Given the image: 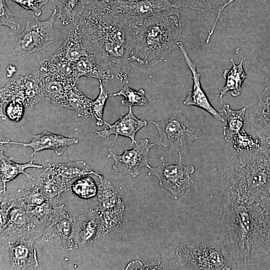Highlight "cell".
Wrapping results in <instances>:
<instances>
[{"label": "cell", "mask_w": 270, "mask_h": 270, "mask_svg": "<svg viewBox=\"0 0 270 270\" xmlns=\"http://www.w3.org/2000/svg\"><path fill=\"white\" fill-rule=\"evenodd\" d=\"M83 45L109 80H126L134 66L131 25L116 7V1L91 0L78 16Z\"/></svg>", "instance_id": "6da1fadb"}, {"label": "cell", "mask_w": 270, "mask_h": 270, "mask_svg": "<svg viewBox=\"0 0 270 270\" xmlns=\"http://www.w3.org/2000/svg\"><path fill=\"white\" fill-rule=\"evenodd\" d=\"M219 238L228 248L238 270L248 269L268 254L261 204H240L224 200Z\"/></svg>", "instance_id": "7a4b0ae2"}, {"label": "cell", "mask_w": 270, "mask_h": 270, "mask_svg": "<svg viewBox=\"0 0 270 270\" xmlns=\"http://www.w3.org/2000/svg\"><path fill=\"white\" fill-rule=\"evenodd\" d=\"M224 200L240 204L270 200V166L259 148L237 152L221 173Z\"/></svg>", "instance_id": "3957f363"}, {"label": "cell", "mask_w": 270, "mask_h": 270, "mask_svg": "<svg viewBox=\"0 0 270 270\" xmlns=\"http://www.w3.org/2000/svg\"><path fill=\"white\" fill-rule=\"evenodd\" d=\"M132 62L147 67L160 62L177 46L182 31L180 14L165 12L132 28Z\"/></svg>", "instance_id": "277c9868"}, {"label": "cell", "mask_w": 270, "mask_h": 270, "mask_svg": "<svg viewBox=\"0 0 270 270\" xmlns=\"http://www.w3.org/2000/svg\"><path fill=\"white\" fill-rule=\"evenodd\" d=\"M178 264L183 270H238L226 245L218 238L211 242H186L176 250Z\"/></svg>", "instance_id": "5b68a950"}, {"label": "cell", "mask_w": 270, "mask_h": 270, "mask_svg": "<svg viewBox=\"0 0 270 270\" xmlns=\"http://www.w3.org/2000/svg\"><path fill=\"white\" fill-rule=\"evenodd\" d=\"M0 238L6 244L22 238L36 239L43 230L33 221L19 190L0 192Z\"/></svg>", "instance_id": "8992f818"}, {"label": "cell", "mask_w": 270, "mask_h": 270, "mask_svg": "<svg viewBox=\"0 0 270 270\" xmlns=\"http://www.w3.org/2000/svg\"><path fill=\"white\" fill-rule=\"evenodd\" d=\"M150 122L156 127L159 134L157 144L176 152L182 159L202 134L199 128L186 119L182 109L174 111L167 120Z\"/></svg>", "instance_id": "52a82bcc"}, {"label": "cell", "mask_w": 270, "mask_h": 270, "mask_svg": "<svg viewBox=\"0 0 270 270\" xmlns=\"http://www.w3.org/2000/svg\"><path fill=\"white\" fill-rule=\"evenodd\" d=\"M56 9L51 12V16L46 20L38 18L26 22L24 31L16 36V43L12 53L24 58L32 53L44 50L54 40V24L58 18Z\"/></svg>", "instance_id": "ba28073f"}, {"label": "cell", "mask_w": 270, "mask_h": 270, "mask_svg": "<svg viewBox=\"0 0 270 270\" xmlns=\"http://www.w3.org/2000/svg\"><path fill=\"white\" fill-rule=\"evenodd\" d=\"M99 179L96 209L100 220V238L121 225L124 204L118 190L108 179L104 176Z\"/></svg>", "instance_id": "9c48e42d"}, {"label": "cell", "mask_w": 270, "mask_h": 270, "mask_svg": "<svg viewBox=\"0 0 270 270\" xmlns=\"http://www.w3.org/2000/svg\"><path fill=\"white\" fill-rule=\"evenodd\" d=\"M182 158H178L176 164L166 162L164 156L160 158L159 165L153 168L149 165L148 174L156 177L160 185L167 190L178 199L184 195L188 189L194 184L190 174L195 170L193 166H184Z\"/></svg>", "instance_id": "30bf717a"}, {"label": "cell", "mask_w": 270, "mask_h": 270, "mask_svg": "<svg viewBox=\"0 0 270 270\" xmlns=\"http://www.w3.org/2000/svg\"><path fill=\"white\" fill-rule=\"evenodd\" d=\"M156 144L157 142L151 144L148 138H144L140 140L132 149L128 150L124 147V152L121 155L115 154L109 148L108 158L114 160L112 168L115 171L135 178L140 174L142 167L149 166L150 150Z\"/></svg>", "instance_id": "8fae6325"}, {"label": "cell", "mask_w": 270, "mask_h": 270, "mask_svg": "<svg viewBox=\"0 0 270 270\" xmlns=\"http://www.w3.org/2000/svg\"><path fill=\"white\" fill-rule=\"evenodd\" d=\"M116 7L132 28L174 8L168 0H118L116 1Z\"/></svg>", "instance_id": "7c38bea8"}, {"label": "cell", "mask_w": 270, "mask_h": 270, "mask_svg": "<svg viewBox=\"0 0 270 270\" xmlns=\"http://www.w3.org/2000/svg\"><path fill=\"white\" fill-rule=\"evenodd\" d=\"M64 205L58 206L52 222L44 230L41 240L65 250L76 248L72 240V221L70 212L65 211Z\"/></svg>", "instance_id": "4fadbf2b"}, {"label": "cell", "mask_w": 270, "mask_h": 270, "mask_svg": "<svg viewBox=\"0 0 270 270\" xmlns=\"http://www.w3.org/2000/svg\"><path fill=\"white\" fill-rule=\"evenodd\" d=\"M72 240L76 248L84 246L100 238V220L96 208L84 214L71 213Z\"/></svg>", "instance_id": "5bb4252c"}, {"label": "cell", "mask_w": 270, "mask_h": 270, "mask_svg": "<svg viewBox=\"0 0 270 270\" xmlns=\"http://www.w3.org/2000/svg\"><path fill=\"white\" fill-rule=\"evenodd\" d=\"M177 46L180 48L192 72L193 80L192 90L188 93L183 104L186 106H195L201 108L210 114L215 119L225 122L224 118L212 105L203 90L200 81V74L197 71L196 64L188 56L184 44L179 41L177 43Z\"/></svg>", "instance_id": "9a60e30c"}, {"label": "cell", "mask_w": 270, "mask_h": 270, "mask_svg": "<svg viewBox=\"0 0 270 270\" xmlns=\"http://www.w3.org/2000/svg\"><path fill=\"white\" fill-rule=\"evenodd\" d=\"M78 142V140L76 138H66L44 130L34 135L31 141L28 143L3 139L1 140L0 144H14L22 145L24 147H30L33 150L31 156L34 158V156L38 152L48 149L54 150L58 155H61L68 146L76 144Z\"/></svg>", "instance_id": "2e32d148"}, {"label": "cell", "mask_w": 270, "mask_h": 270, "mask_svg": "<svg viewBox=\"0 0 270 270\" xmlns=\"http://www.w3.org/2000/svg\"><path fill=\"white\" fill-rule=\"evenodd\" d=\"M104 124L108 128H104L103 130L96 131V133L100 137L108 140L111 135H114L115 138L112 142L114 144L117 137L119 136L128 137L130 140L132 144H136L135 136L136 132L148 124L146 120L136 118L132 112V106H129L128 114L121 116L113 124H110L104 120Z\"/></svg>", "instance_id": "e0dca14e"}, {"label": "cell", "mask_w": 270, "mask_h": 270, "mask_svg": "<svg viewBox=\"0 0 270 270\" xmlns=\"http://www.w3.org/2000/svg\"><path fill=\"white\" fill-rule=\"evenodd\" d=\"M249 118L250 128L258 136H270V85L250 107Z\"/></svg>", "instance_id": "ac0fdd59"}, {"label": "cell", "mask_w": 270, "mask_h": 270, "mask_svg": "<svg viewBox=\"0 0 270 270\" xmlns=\"http://www.w3.org/2000/svg\"><path fill=\"white\" fill-rule=\"evenodd\" d=\"M35 240L22 238L7 244L13 270H24L31 266H39L37 252L34 246Z\"/></svg>", "instance_id": "d6986e66"}, {"label": "cell", "mask_w": 270, "mask_h": 270, "mask_svg": "<svg viewBox=\"0 0 270 270\" xmlns=\"http://www.w3.org/2000/svg\"><path fill=\"white\" fill-rule=\"evenodd\" d=\"M22 99L24 108L32 110L45 100L44 76L38 69L25 76H20Z\"/></svg>", "instance_id": "ffe728a7"}, {"label": "cell", "mask_w": 270, "mask_h": 270, "mask_svg": "<svg viewBox=\"0 0 270 270\" xmlns=\"http://www.w3.org/2000/svg\"><path fill=\"white\" fill-rule=\"evenodd\" d=\"M68 182L54 174L48 166L40 174L32 186L40 190L49 200L58 202L60 194L69 190Z\"/></svg>", "instance_id": "44dd1931"}, {"label": "cell", "mask_w": 270, "mask_h": 270, "mask_svg": "<svg viewBox=\"0 0 270 270\" xmlns=\"http://www.w3.org/2000/svg\"><path fill=\"white\" fill-rule=\"evenodd\" d=\"M44 76L76 84L78 78L74 63L60 58L54 54L42 62L38 68Z\"/></svg>", "instance_id": "7402d4cb"}, {"label": "cell", "mask_w": 270, "mask_h": 270, "mask_svg": "<svg viewBox=\"0 0 270 270\" xmlns=\"http://www.w3.org/2000/svg\"><path fill=\"white\" fill-rule=\"evenodd\" d=\"M4 144H0V180L2 184V188L0 192H6V183L14 180L18 174H24L28 178L34 180V178L25 172V170L30 168L42 169V165L33 162L34 158L26 164H18L13 160L12 158H8L4 154L6 150Z\"/></svg>", "instance_id": "603a6c76"}, {"label": "cell", "mask_w": 270, "mask_h": 270, "mask_svg": "<svg viewBox=\"0 0 270 270\" xmlns=\"http://www.w3.org/2000/svg\"><path fill=\"white\" fill-rule=\"evenodd\" d=\"M86 54L88 52L82 42L78 22L70 30L65 41L54 55L62 60L75 63Z\"/></svg>", "instance_id": "cb8c5ba5"}, {"label": "cell", "mask_w": 270, "mask_h": 270, "mask_svg": "<svg viewBox=\"0 0 270 270\" xmlns=\"http://www.w3.org/2000/svg\"><path fill=\"white\" fill-rule=\"evenodd\" d=\"M44 85L45 100L56 106L66 108L68 94L70 90L76 86L45 76H44Z\"/></svg>", "instance_id": "d4e9b609"}, {"label": "cell", "mask_w": 270, "mask_h": 270, "mask_svg": "<svg viewBox=\"0 0 270 270\" xmlns=\"http://www.w3.org/2000/svg\"><path fill=\"white\" fill-rule=\"evenodd\" d=\"M244 58H242L240 62L236 64L232 60V67L230 70H226L222 74L223 78L226 80L224 86L222 88L219 94L220 100L222 98L226 92L230 91L233 96H238L240 94L242 84L247 78L243 68Z\"/></svg>", "instance_id": "484cf974"}, {"label": "cell", "mask_w": 270, "mask_h": 270, "mask_svg": "<svg viewBox=\"0 0 270 270\" xmlns=\"http://www.w3.org/2000/svg\"><path fill=\"white\" fill-rule=\"evenodd\" d=\"M52 170L68 181L76 178L93 174L98 178L102 175L100 172L92 170L83 160H78L66 164H53L48 166Z\"/></svg>", "instance_id": "4316f807"}, {"label": "cell", "mask_w": 270, "mask_h": 270, "mask_svg": "<svg viewBox=\"0 0 270 270\" xmlns=\"http://www.w3.org/2000/svg\"><path fill=\"white\" fill-rule=\"evenodd\" d=\"M227 122L223 128V136L227 142L232 140L235 134L242 130L244 124L246 108H243L238 110H234L229 104L224 105L219 111Z\"/></svg>", "instance_id": "83f0119b"}, {"label": "cell", "mask_w": 270, "mask_h": 270, "mask_svg": "<svg viewBox=\"0 0 270 270\" xmlns=\"http://www.w3.org/2000/svg\"><path fill=\"white\" fill-rule=\"evenodd\" d=\"M58 9V18L66 26L72 22L84 12L91 0H51Z\"/></svg>", "instance_id": "f1b7e54d"}, {"label": "cell", "mask_w": 270, "mask_h": 270, "mask_svg": "<svg viewBox=\"0 0 270 270\" xmlns=\"http://www.w3.org/2000/svg\"><path fill=\"white\" fill-rule=\"evenodd\" d=\"M94 104V100L87 98L75 86L68 94L66 108L76 111L80 117L92 118Z\"/></svg>", "instance_id": "f546056e"}, {"label": "cell", "mask_w": 270, "mask_h": 270, "mask_svg": "<svg viewBox=\"0 0 270 270\" xmlns=\"http://www.w3.org/2000/svg\"><path fill=\"white\" fill-rule=\"evenodd\" d=\"M74 65L76 75L78 79L84 76L89 78H95L104 82L109 80L98 64L88 53L74 63Z\"/></svg>", "instance_id": "4dcf8cb0"}, {"label": "cell", "mask_w": 270, "mask_h": 270, "mask_svg": "<svg viewBox=\"0 0 270 270\" xmlns=\"http://www.w3.org/2000/svg\"><path fill=\"white\" fill-rule=\"evenodd\" d=\"M110 96H123L124 100L121 102L124 106H143L146 105L148 102L144 89L136 90L128 86H124L120 91Z\"/></svg>", "instance_id": "1f68e13d"}, {"label": "cell", "mask_w": 270, "mask_h": 270, "mask_svg": "<svg viewBox=\"0 0 270 270\" xmlns=\"http://www.w3.org/2000/svg\"><path fill=\"white\" fill-rule=\"evenodd\" d=\"M71 188L76 195L83 199H90L95 196L98 190L94 180L88 175L76 180Z\"/></svg>", "instance_id": "d6a6232c"}, {"label": "cell", "mask_w": 270, "mask_h": 270, "mask_svg": "<svg viewBox=\"0 0 270 270\" xmlns=\"http://www.w3.org/2000/svg\"><path fill=\"white\" fill-rule=\"evenodd\" d=\"M174 8H190L202 12L213 11L222 0H168Z\"/></svg>", "instance_id": "836d02e7"}, {"label": "cell", "mask_w": 270, "mask_h": 270, "mask_svg": "<svg viewBox=\"0 0 270 270\" xmlns=\"http://www.w3.org/2000/svg\"><path fill=\"white\" fill-rule=\"evenodd\" d=\"M100 82V93L98 97L94 100L92 109V118L96 120V124L101 126L104 124L103 120V113L104 108L108 98L110 96L106 91L102 80H98Z\"/></svg>", "instance_id": "e575fe53"}, {"label": "cell", "mask_w": 270, "mask_h": 270, "mask_svg": "<svg viewBox=\"0 0 270 270\" xmlns=\"http://www.w3.org/2000/svg\"><path fill=\"white\" fill-rule=\"evenodd\" d=\"M232 142L237 152L256 149L260 146L258 140L252 138L242 129L234 136Z\"/></svg>", "instance_id": "d590c367"}, {"label": "cell", "mask_w": 270, "mask_h": 270, "mask_svg": "<svg viewBox=\"0 0 270 270\" xmlns=\"http://www.w3.org/2000/svg\"><path fill=\"white\" fill-rule=\"evenodd\" d=\"M0 26H6L15 32H18L20 24L8 8L5 0H0Z\"/></svg>", "instance_id": "8d00e7d4"}, {"label": "cell", "mask_w": 270, "mask_h": 270, "mask_svg": "<svg viewBox=\"0 0 270 270\" xmlns=\"http://www.w3.org/2000/svg\"><path fill=\"white\" fill-rule=\"evenodd\" d=\"M24 104L20 98H17L6 104L5 114L10 120L18 122L22 118Z\"/></svg>", "instance_id": "74e56055"}, {"label": "cell", "mask_w": 270, "mask_h": 270, "mask_svg": "<svg viewBox=\"0 0 270 270\" xmlns=\"http://www.w3.org/2000/svg\"><path fill=\"white\" fill-rule=\"evenodd\" d=\"M26 10L34 12L37 16L42 14L41 8L48 0H11Z\"/></svg>", "instance_id": "f35d334b"}, {"label": "cell", "mask_w": 270, "mask_h": 270, "mask_svg": "<svg viewBox=\"0 0 270 270\" xmlns=\"http://www.w3.org/2000/svg\"><path fill=\"white\" fill-rule=\"evenodd\" d=\"M262 206L266 244L270 254V200L262 204Z\"/></svg>", "instance_id": "ab89813d"}, {"label": "cell", "mask_w": 270, "mask_h": 270, "mask_svg": "<svg viewBox=\"0 0 270 270\" xmlns=\"http://www.w3.org/2000/svg\"><path fill=\"white\" fill-rule=\"evenodd\" d=\"M170 268V263L162 252L158 260L143 266L142 270H166Z\"/></svg>", "instance_id": "60d3db41"}, {"label": "cell", "mask_w": 270, "mask_h": 270, "mask_svg": "<svg viewBox=\"0 0 270 270\" xmlns=\"http://www.w3.org/2000/svg\"><path fill=\"white\" fill-rule=\"evenodd\" d=\"M258 136L260 140L259 149L266 156L270 166V136Z\"/></svg>", "instance_id": "b9f144b4"}, {"label": "cell", "mask_w": 270, "mask_h": 270, "mask_svg": "<svg viewBox=\"0 0 270 270\" xmlns=\"http://www.w3.org/2000/svg\"><path fill=\"white\" fill-rule=\"evenodd\" d=\"M235 0H228L227 2L224 3L221 7H220L218 8V16L216 18V20H215V21L214 22L212 27V28L210 31L208 32V35L206 42V44L209 43L210 38L212 37V35L213 34L214 32L216 25L217 24L218 21L219 19L221 12L228 6L231 3H232Z\"/></svg>", "instance_id": "7bdbcfd3"}, {"label": "cell", "mask_w": 270, "mask_h": 270, "mask_svg": "<svg viewBox=\"0 0 270 270\" xmlns=\"http://www.w3.org/2000/svg\"><path fill=\"white\" fill-rule=\"evenodd\" d=\"M16 70L14 66L10 65L6 68V76L7 77H10L14 74Z\"/></svg>", "instance_id": "ee69618b"}, {"label": "cell", "mask_w": 270, "mask_h": 270, "mask_svg": "<svg viewBox=\"0 0 270 270\" xmlns=\"http://www.w3.org/2000/svg\"><path fill=\"white\" fill-rule=\"evenodd\" d=\"M102 0L106 1V2H114V1H117L118 0Z\"/></svg>", "instance_id": "f6af8a7d"}]
</instances>
